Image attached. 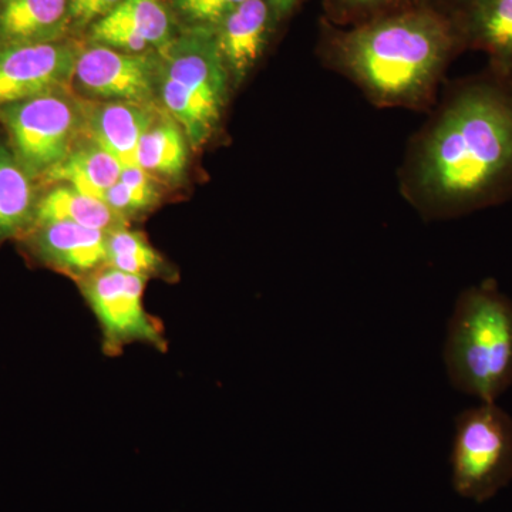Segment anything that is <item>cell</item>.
<instances>
[{"label": "cell", "instance_id": "14", "mask_svg": "<svg viewBox=\"0 0 512 512\" xmlns=\"http://www.w3.org/2000/svg\"><path fill=\"white\" fill-rule=\"evenodd\" d=\"M464 33L490 57L491 72L512 77V0H468Z\"/></svg>", "mask_w": 512, "mask_h": 512}, {"label": "cell", "instance_id": "24", "mask_svg": "<svg viewBox=\"0 0 512 512\" xmlns=\"http://www.w3.org/2000/svg\"><path fill=\"white\" fill-rule=\"evenodd\" d=\"M335 2L343 12L365 15V13L380 12L396 0H335Z\"/></svg>", "mask_w": 512, "mask_h": 512}, {"label": "cell", "instance_id": "21", "mask_svg": "<svg viewBox=\"0 0 512 512\" xmlns=\"http://www.w3.org/2000/svg\"><path fill=\"white\" fill-rule=\"evenodd\" d=\"M158 201L156 183L150 173L138 165L124 167L119 181L104 195V202L124 218L141 214Z\"/></svg>", "mask_w": 512, "mask_h": 512}, {"label": "cell", "instance_id": "3", "mask_svg": "<svg viewBox=\"0 0 512 512\" xmlns=\"http://www.w3.org/2000/svg\"><path fill=\"white\" fill-rule=\"evenodd\" d=\"M443 359L451 386L480 402L497 403L512 386V301L494 279L458 296Z\"/></svg>", "mask_w": 512, "mask_h": 512}, {"label": "cell", "instance_id": "4", "mask_svg": "<svg viewBox=\"0 0 512 512\" xmlns=\"http://www.w3.org/2000/svg\"><path fill=\"white\" fill-rule=\"evenodd\" d=\"M160 56L161 100L192 146L200 148L220 126L231 84L215 32L198 29L175 37Z\"/></svg>", "mask_w": 512, "mask_h": 512}, {"label": "cell", "instance_id": "2", "mask_svg": "<svg viewBox=\"0 0 512 512\" xmlns=\"http://www.w3.org/2000/svg\"><path fill=\"white\" fill-rule=\"evenodd\" d=\"M457 43L456 30L439 13L406 9L342 33L328 60L375 106L426 110L436 101Z\"/></svg>", "mask_w": 512, "mask_h": 512}, {"label": "cell", "instance_id": "9", "mask_svg": "<svg viewBox=\"0 0 512 512\" xmlns=\"http://www.w3.org/2000/svg\"><path fill=\"white\" fill-rule=\"evenodd\" d=\"M77 56L66 43H0V109L39 94L67 90Z\"/></svg>", "mask_w": 512, "mask_h": 512}, {"label": "cell", "instance_id": "19", "mask_svg": "<svg viewBox=\"0 0 512 512\" xmlns=\"http://www.w3.org/2000/svg\"><path fill=\"white\" fill-rule=\"evenodd\" d=\"M138 167L150 174L177 177L187 164V144L180 124L173 120L154 123L137 148Z\"/></svg>", "mask_w": 512, "mask_h": 512}, {"label": "cell", "instance_id": "13", "mask_svg": "<svg viewBox=\"0 0 512 512\" xmlns=\"http://www.w3.org/2000/svg\"><path fill=\"white\" fill-rule=\"evenodd\" d=\"M69 23V0H0V43L59 42Z\"/></svg>", "mask_w": 512, "mask_h": 512}, {"label": "cell", "instance_id": "7", "mask_svg": "<svg viewBox=\"0 0 512 512\" xmlns=\"http://www.w3.org/2000/svg\"><path fill=\"white\" fill-rule=\"evenodd\" d=\"M148 279L104 266L77 282L84 302L100 329L101 353L107 357L123 355L128 346H150L167 353L164 323L144 306Z\"/></svg>", "mask_w": 512, "mask_h": 512}, {"label": "cell", "instance_id": "23", "mask_svg": "<svg viewBox=\"0 0 512 512\" xmlns=\"http://www.w3.org/2000/svg\"><path fill=\"white\" fill-rule=\"evenodd\" d=\"M123 0H69L70 22L87 26L109 15Z\"/></svg>", "mask_w": 512, "mask_h": 512}, {"label": "cell", "instance_id": "22", "mask_svg": "<svg viewBox=\"0 0 512 512\" xmlns=\"http://www.w3.org/2000/svg\"><path fill=\"white\" fill-rule=\"evenodd\" d=\"M247 0H178V9L194 22L217 26L228 13Z\"/></svg>", "mask_w": 512, "mask_h": 512}, {"label": "cell", "instance_id": "25", "mask_svg": "<svg viewBox=\"0 0 512 512\" xmlns=\"http://www.w3.org/2000/svg\"><path fill=\"white\" fill-rule=\"evenodd\" d=\"M276 13V18H284L293 9L298 0H269Z\"/></svg>", "mask_w": 512, "mask_h": 512}, {"label": "cell", "instance_id": "15", "mask_svg": "<svg viewBox=\"0 0 512 512\" xmlns=\"http://www.w3.org/2000/svg\"><path fill=\"white\" fill-rule=\"evenodd\" d=\"M37 198L33 177L12 147L0 141V247L19 239L35 221Z\"/></svg>", "mask_w": 512, "mask_h": 512}, {"label": "cell", "instance_id": "8", "mask_svg": "<svg viewBox=\"0 0 512 512\" xmlns=\"http://www.w3.org/2000/svg\"><path fill=\"white\" fill-rule=\"evenodd\" d=\"M158 70L156 57L97 45L77 56L73 82L97 99L151 104L158 90Z\"/></svg>", "mask_w": 512, "mask_h": 512}, {"label": "cell", "instance_id": "10", "mask_svg": "<svg viewBox=\"0 0 512 512\" xmlns=\"http://www.w3.org/2000/svg\"><path fill=\"white\" fill-rule=\"evenodd\" d=\"M107 234L72 222L33 224L18 239L29 261L76 282L107 266Z\"/></svg>", "mask_w": 512, "mask_h": 512}, {"label": "cell", "instance_id": "18", "mask_svg": "<svg viewBox=\"0 0 512 512\" xmlns=\"http://www.w3.org/2000/svg\"><path fill=\"white\" fill-rule=\"evenodd\" d=\"M107 266L146 279L174 281L177 276L173 266L150 244L146 235L130 227L107 234Z\"/></svg>", "mask_w": 512, "mask_h": 512}, {"label": "cell", "instance_id": "17", "mask_svg": "<svg viewBox=\"0 0 512 512\" xmlns=\"http://www.w3.org/2000/svg\"><path fill=\"white\" fill-rule=\"evenodd\" d=\"M47 222H72L104 232L128 227L127 218L111 210L106 202L84 195L64 184L53 188L37 201L33 224Z\"/></svg>", "mask_w": 512, "mask_h": 512}, {"label": "cell", "instance_id": "16", "mask_svg": "<svg viewBox=\"0 0 512 512\" xmlns=\"http://www.w3.org/2000/svg\"><path fill=\"white\" fill-rule=\"evenodd\" d=\"M123 165L96 143L74 147L45 175L50 183L69 185L104 202V195L119 181Z\"/></svg>", "mask_w": 512, "mask_h": 512}, {"label": "cell", "instance_id": "11", "mask_svg": "<svg viewBox=\"0 0 512 512\" xmlns=\"http://www.w3.org/2000/svg\"><path fill=\"white\" fill-rule=\"evenodd\" d=\"M272 13L269 0H247L215 26V37L231 83L239 86L258 63L268 43Z\"/></svg>", "mask_w": 512, "mask_h": 512}, {"label": "cell", "instance_id": "20", "mask_svg": "<svg viewBox=\"0 0 512 512\" xmlns=\"http://www.w3.org/2000/svg\"><path fill=\"white\" fill-rule=\"evenodd\" d=\"M143 37L158 50L171 42V19L160 0H123L101 18Z\"/></svg>", "mask_w": 512, "mask_h": 512}, {"label": "cell", "instance_id": "6", "mask_svg": "<svg viewBox=\"0 0 512 512\" xmlns=\"http://www.w3.org/2000/svg\"><path fill=\"white\" fill-rule=\"evenodd\" d=\"M87 107L57 90L16 101L0 109V123L8 130L10 147L33 178L45 177L76 147L86 131Z\"/></svg>", "mask_w": 512, "mask_h": 512}, {"label": "cell", "instance_id": "12", "mask_svg": "<svg viewBox=\"0 0 512 512\" xmlns=\"http://www.w3.org/2000/svg\"><path fill=\"white\" fill-rule=\"evenodd\" d=\"M156 123L151 104L109 101L87 109L86 131L93 143L106 150L124 167L137 165L138 144Z\"/></svg>", "mask_w": 512, "mask_h": 512}, {"label": "cell", "instance_id": "5", "mask_svg": "<svg viewBox=\"0 0 512 512\" xmlns=\"http://www.w3.org/2000/svg\"><path fill=\"white\" fill-rule=\"evenodd\" d=\"M451 484L460 497L483 504L512 481V417L481 402L458 414L451 447Z\"/></svg>", "mask_w": 512, "mask_h": 512}, {"label": "cell", "instance_id": "1", "mask_svg": "<svg viewBox=\"0 0 512 512\" xmlns=\"http://www.w3.org/2000/svg\"><path fill=\"white\" fill-rule=\"evenodd\" d=\"M400 191L426 220H450L512 195V77L491 72L448 92L410 144Z\"/></svg>", "mask_w": 512, "mask_h": 512}]
</instances>
